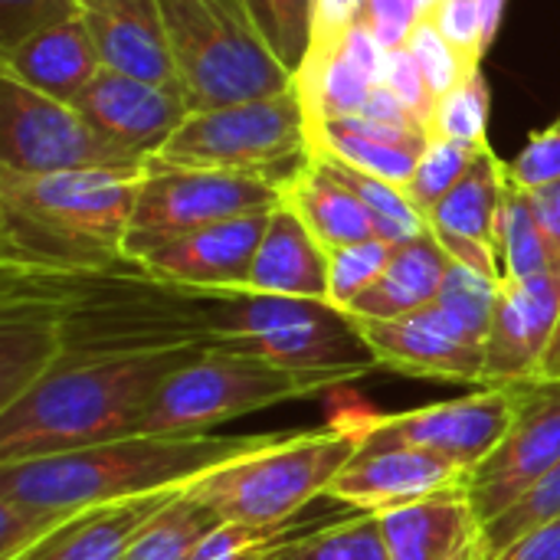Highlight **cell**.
Returning <instances> with one entry per match:
<instances>
[{"label": "cell", "instance_id": "obj_15", "mask_svg": "<svg viewBox=\"0 0 560 560\" xmlns=\"http://www.w3.org/2000/svg\"><path fill=\"white\" fill-rule=\"evenodd\" d=\"M560 325V272L502 279L486 338L482 387L535 384Z\"/></svg>", "mask_w": 560, "mask_h": 560}, {"label": "cell", "instance_id": "obj_39", "mask_svg": "<svg viewBox=\"0 0 560 560\" xmlns=\"http://www.w3.org/2000/svg\"><path fill=\"white\" fill-rule=\"evenodd\" d=\"M75 515L79 512L36 509V505L0 499V560H20L23 555H30Z\"/></svg>", "mask_w": 560, "mask_h": 560}, {"label": "cell", "instance_id": "obj_51", "mask_svg": "<svg viewBox=\"0 0 560 560\" xmlns=\"http://www.w3.org/2000/svg\"><path fill=\"white\" fill-rule=\"evenodd\" d=\"M505 3H509V0H479V10H482V43H486V52L492 49V43H495V36H499L502 16H505Z\"/></svg>", "mask_w": 560, "mask_h": 560}, {"label": "cell", "instance_id": "obj_50", "mask_svg": "<svg viewBox=\"0 0 560 560\" xmlns=\"http://www.w3.org/2000/svg\"><path fill=\"white\" fill-rule=\"evenodd\" d=\"M495 560H560V518L535 528Z\"/></svg>", "mask_w": 560, "mask_h": 560}, {"label": "cell", "instance_id": "obj_4", "mask_svg": "<svg viewBox=\"0 0 560 560\" xmlns=\"http://www.w3.org/2000/svg\"><path fill=\"white\" fill-rule=\"evenodd\" d=\"M200 351L62 364L0 410V463L89 450L135 433L161 384Z\"/></svg>", "mask_w": 560, "mask_h": 560}, {"label": "cell", "instance_id": "obj_32", "mask_svg": "<svg viewBox=\"0 0 560 560\" xmlns=\"http://www.w3.org/2000/svg\"><path fill=\"white\" fill-rule=\"evenodd\" d=\"M308 144L312 151L318 154H331L371 177H381L394 187H407L410 177L417 174V164L423 154L410 151V148H400V144H387V141H371V138H358V135H348V131H338V128H318L308 135Z\"/></svg>", "mask_w": 560, "mask_h": 560}, {"label": "cell", "instance_id": "obj_46", "mask_svg": "<svg viewBox=\"0 0 560 560\" xmlns=\"http://www.w3.org/2000/svg\"><path fill=\"white\" fill-rule=\"evenodd\" d=\"M420 16V0H368V26L384 43V49L407 46Z\"/></svg>", "mask_w": 560, "mask_h": 560}, {"label": "cell", "instance_id": "obj_43", "mask_svg": "<svg viewBox=\"0 0 560 560\" xmlns=\"http://www.w3.org/2000/svg\"><path fill=\"white\" fill-rule=\"evenodd\" d=\"M509 180L518 190H541L560 180V125L551 121L548 128L535 131L525 148L509 161Z\"/></svg>", "mask_w": 560, "mask_h": 560}, {"label": "cell", "instance_id": "obj_26", "mask_svg": "<svg viewBox=\"0 0 560 560\" xmlns=\"http://www.w3.org/2000/svg\"><path fill=\"white\" fill-rule=\"evenodd\" d=\"M282 203L305 223V230L328 253L377 236V226L364 210V203L345 184H338L325 167H318L312 154L282 184Z\"/></svg>", "mask_w": 560, "mask_h": 560}, {"label": "cell", "instance_id": "obj_6", "mask_svg": "<svg viewBox=\"0 0 560 560\" xmlns=\"http://www.w3.org/2000/svg\"><path fill=\"white\" fill-rule=\"evenodd\" d=\"M190 112L259 102L295 89L256 30L246 0H158Z\"/></svg>", "mask_w": 560, "mask_h": 560}, {"label": "cell", "instance_id": "obj_14", "mask_svg": "<svg viewBox=\"0 0 560 560\" xmlns=\"http://www.w3.org/2000/svg\"><path fill=\"white\" fill-rule=\"evenodd\" d=\"M560 463V384H525L518 413L502 443L469 476V492L486 522L509 512Z\"/></svg>", "mask_w": 560, "mask_h": 560}, {"label": "cell", "instance_id": "obj_28", "mask_svg": "<svg viewBox=\"0 0 560 560\" xmlns=\"http://www.w3.org/2000/svg\"><path fill=\"white\" fill-rule=\"evenodd\" d=\"M269 560H390L381 518L374 512H354L331 525H305L282 538Z\"/></svg>", "mask_w": 560, "mask_h": 560}, {"label": "cell", "instance_id": "obj_1", "mask_svg": "<svg viewBox=\"0 0 560 560\" xmlns=\"http://www.w3.org/2000/svg\"><path fill=\"white\" fill-rule=\"evenodd\" d=\"M220 299L223 292L161 282L138 262L72 272L0 266V305L46 315L56 325L62 364L213 351Z\"/></svg>", "mask_w": 560, "mask_h": 560}, {"label": "cell", "instance_id": "obj_34", "mask_svg": "<svg viewBox=\"0 0 560 560\" xmlns=\"http://www.w3.org/2000/svg\"><path fill=\"white\" fill-rule=\"evenodd\" d=\"M492 148V144H486ZM486 148H476V144H463V141H446V138H433L427 154L420 158L417 164V174L410 177V184L404 187L407 200L423 213L430 217L440 200L469 174V167L479 161V154Z\"/></svg>", "mask_w": 560, "mask_h": 560}, {"label": "cell", "instance_id": "obj_27", "mask_svg": "<svg viewBox=\"0 0 560 560\" xmlns=\"http://www.w3.org/2000/svg\"><path fill=\"white\" fill-rule=\"evenodd\" d=\"M59 364L56 325L26 305H0V410L13 407Z\"/></svg>", "mask_w": 560, "mask_h": 560}, {"label": "cell", "instance_id": "obj_8", "mask_svg": "<svg viewBox=\"0 0 560 560\" xmlns=\"http://www.w3.org/2000/svg\"><path fill=\"white\" fill-rule=\"evenodd\" d=\"M213 351H236L285 371L338 374L348 381H361L377 368L341 308L256 292H223Z\"/></svg>", "mask_w": 560, "mask_h": 560}, {"label": "cell", "instance_id": "obj_18", "mask_svg": "<svg viewBox=\"0 0 560 560\" xmlns=\"http://www.w3.org/2000/svg\"><path fill=\"white\" fill-rule=\"evenodd\" d=\"M469 482V472L456 463L413 446H364L328 486L325 499L354 512H390L427 499L440 489Z\"/></svg>", "mask_w": 560, "mask_h": 560}, {"label": "cell", "instance_id": "obj_52", "mask_svg": "<svg viewBox=\"0 0 560 560\" xmlns=\"http://www.w3.org/2000/svg\"><path fill=\"white\" fill-rule=\"evenodd\" d=\"M538 381L541 384H560V325L558 331H555V341H551L548 354H545V361H541Z\"/></svg>", "mask_w": 560, "mask_h": 560}, {"label": "cell", "instance_id": "obj_31", "mask_svg": "<svg viewBox=\"0 0 560 560\" xmlns=\"http://www.w3.org/2000/svg\"><path fill=\"white\" fill-rule=\"evenodd\" d=\"M499 262H502V279H532L551 269L532 197L518 190L512 180L499 217Z\"/></svg>", "mask_w": 560, "mask_h": 560}, {"label": "cell", "instance_id": "obj_30", "mask_svg": "<svg viewBox=\"0 0 560 560\" xmlns=\"http://www.w3.org/2000/svg\"><path fill=\"white\" fill-rule=\"evenodd\" d=\"M312 161L318 167H325L338 184H345L364 203V210L371 213L381 240L400 246L407 240H417V236L430 233L427 217L407 200V194L400 187H394V184H387L381 177H371V174H364V171H358V167H351V164H345V161H338L331 154L312 151Z\"/></svg>", "mask_w": 560, "mask_h": 560}, {"label": "cell", "instance_id": "obj_13", "mask_svg": "<svg viewBox=\"0 0 560 560\" xmlns=\"http://www.w3.org/2000/svg\"><path fill=\"white\" fill-rule=\"evenodd\" d=\"M351 322L377 368L440 384L482 387L486 381V338L440 299L394 322Z\"/></svg>", "mask_w": 560, "mask_h": 560}, {"label": "cell", "instance_id": "obj_41", "mask_svg": "<svg viewBox=\"0 0 560 560\" xmlns=\"http://www.w3.org/2000/svg\"><path fill=\"white\" fill-rule=\"evenodd\" d=\"M79 10L82 0H0V52L49 26L75 20Z\"/></svg>", "mask_w": 560, "mask_h": 560}, {"label": "cell", "instance_id": "obj_7", "mask_svg": "<svg viewBox=\"0 0 560 560\" xmlns=\"http://www.w3.org/2000/svg\"><path fill=\"white\" fill-rule=\"evenodd\" d=\"M345 384L351 381L338 374H299L236 351H200L161 384L131 436H200L226 420Z\"/></svg>", "mask_w": 560, "mask_h": 560}, {"label": "cell", "instance_id": "obj_53", "mask_svg": "<svg viewBox=\"0 0 560 560\" xmlns=\"http://www.w3.org/2000/svg\"><path fill=\"white\" fill-rule=\"evenodd\" d=\"M436 3H440V0H420V10H423V13H430V10H433Z\"/></svg>", "mask_w": 560, "mask_h": 560}, {"label": "cell", "instance_id": "obj_29", "mask_svg": "<svg viewBox=\"0 0 560 560\" xmlns=\"http://www.w3.org/2000/svg\"><path fill=\"white\" fill-rule=\"evenodd\" d=\"M220 525V515L184 489L144 525L125 560H190Z\"/></svg>", "mask_w": 560, "mask_h": 560}, {"label": "cell", "instance_id": "obj_40", "mask_svg": "<svg viewBox=\"0 0 560 560\" xmlns=\"http://www.w3.org/2000/svg\"><path fill=\"white\" fill-rule=\"evenodd\" d=\"M368 20V0H315V16H312V46L302 62V69H322L328 66L345 36Z\"/></svg>", "mask_w": 560, "mask_h": 560}, {"label": "cell", "instance_id": "obj_9", "mask_svg": "<svg viewBox=\"0 0 560 560\" xmlns=\"http://www.w3.org/2000/svg\"><path fill=\"white\" fill-rule=\"evenodd\" d=\"M312 154L299 89L272 98L190 112L171 141L151 158L161 167L246 171L285 184Z\"/></svg>", "mask_w": 560, "mask_h": 560}, {"label": "cell", "instance_id": "obj_25", "mask_svg": "<svg viewBox=\"0 0 560 560\" xmlns=\"http://www.w3.org/2000/svg\"><path fill=\"white\" fill-rule=\"evenodd\" d=\"M450 269L453 259L433 233L407 240L394 249L381 279L361 299H354L345 315L358 322H394L413 315L440 299Z\"/></svg>", "mask_w": 560, "mask_h": 560}, {"label": "cell", "instance_id": "obj_17", "mask_svg": "<svg viewBox=\"0 0 560 560\" xmlns=\"http://www.w3.org/2000/svg\"><path fill=\"white\" fill-rule=\"evenodd\" d=\"M509 190V164L492 148L479 154L469 174L427 217L430 233L453 262L502 282L499 262V217Z\"/></svg>", "mask_w": 560, "mask_h": 560}, {"label": "cell", "instance_id": "obj_10", "mask_svg": "<svg viewBox=\"0 0 560 560\" xmlns=\"http://www.w3.org/2000/svg\"><path fill=\"white\" fill-rule=\"evenodd\" d=\"M282 203V184L246 171H187L148 161L135 213L125 236V259L138 262L151 249L246 213H269Z\"/></svg>", "mask_w": 560, "mask_h": 560}, {"label": "cell", "instance_id": "obj_16", "mask_svg": "<svg viewBox=\"0 0 560 560\" xmlns=\"http://www.w3.org/2000/svg\"><path fill=\"white\" fill-rule=\"evenodd\" d=\"M272 213V210H269ZM269 213H246L184 233L138 259L161 282L197 292H246Z\"/></svg>", "mask_w": 560, "mask_h": 560}, {"label": "cell", "instance_id": "obj_35", "mask_svg": "<svg viewBox=\"0 0 560 560\" xmlns=\"http://www.w3.org/2000/svg\"><path fill=\"white\" fill-rule=\"evenodd\" d=\"M489 108H492V95H489V82L479 69L476 75H469L463 85H456L450 95H443L436 102L430 141L446 138V141L486 148L489 144Z\"/></svg>", "mask_w": 560, "mask_h": 560}, {"label": "cell", "instance_id": "obj_38", "mask_svg": "<svg viewBox=\"0 0 560 560\" xmlns=\"http://www.w3.org/2000/svg\"><path fill=\"white\" fill-rule=\"evenodd\" d=\"M407 46H410V52L417 56V62H420V69H423V75H427V82H430V89H433L436 98L450 95L456 85H463L469 75L479 72V69H469V66L463 62V56L450 46V39L440 33L433 13H423V16L417 20V26H413L410 39H407Z\"/></svg>", "mask_w": 560, "mask_h": 560}, {"label": "cell", "instance_id": "obj_24", "mask_svg": "<svg viewBox=\"0 0 560 560\" xmlns=\"http://www.w3.org/2000/svg\"><path fill=\"white\" fill-rule=\"evenodd\" d=\"M180 492L184 489H171V492L85 509L20 560H125L135 538L144 532V525L161 509H167L171 499Z\"/></svg>", "mask_w": 560, "mask_h": 560}, {"label": "cell", "instance_id": "obj_36", "mask_svg": "<svg viewBox=\"0 0 560 560\" xmlns=\"http://www.w3.org/2000/svg\"><path fill=\"white\" fill-rule=\"evenodd\" d=\"M394 249L397 246L381 236L331 249L328 253V305L348 312L351 302L361 299L381 279Z\"/></svg>", "mask_w": 560, "mask_h": 560}, {"label": "cell", "instance_id": "obj_49", "mask_svg": "<svg viewBox=\"0 0 560 560\" xmlns=\"http://www.w3.org/2000/svg\"><path fill=\"white\" fill-rule=\"evenodd\" d=\"M528 197H532V207H535V217H538V226H541V236L548 246L551 269L560 272V180L551 187L532 190Z\"/></svg>", "mask_w": 560, "mask_h": 560}, {"label": "cell", "instance_id": "obj_3", "mask_svg": "<svg viewBox=\"0 0 560 560\" xmlns=\"http://www.w3.org/2000/svg\"><path fill=\"white\" fill-rule=\"evenodd\" d=\"M282 433L253 436H121L89 450L0 463V499L85 512L125 499L190 489L197 479L276 443Z\"/></svg>", "mask_w": 560, "mask_h": 560}, {"label": "cell", "instance_id": "obj_37", "mask_svg": "<svg viewBox=\"0 0 560 560\" xmlns=\"http://www.w3.org/2000/svg\"><path fill=\"white\" fill-rule=\"evenodd\" d=\"M560 518V463L538 482L532 486L509 512L486 522V545L489 560H495L502 551H509L515 541L532 535L535 528Z\"/></svg>", "mask_w": 560, "mask_h": 560}, {"label": "cell", "instance_id": "obj_21", "mask_svg": "<svg viewBox=\"0 0 560 560\" xmlns=\"http://www.w3.org/2000/svg\"><path fill=\"white\" fill-rule=\"evenodd\" d=\"M79 16L105 69L180 92L158 0H82Z\"/></svg>", "mask_w": 560, "mask_h": 560}, {"label": "cell", "instance_id": "obj_48", "mask_svg": "<svg viewBox=\"0 0 560 560\" xmlns=\"http://www.w3.org/2000/svg\"><path fill=\"white\" fill-rule=\"evenodd\" d=\"M358 115H364V118H371V121H381V125L407 128V131H417V135H427V138H430V131L410 115V108H407L384 82H381V85H371V92H368V98H364V105H361Z\"/></svg>", "mask_w": 560, "mask_h": 560}, {"label": "cell", "instance_id": "obj_19", "mask_svg": "<svg viewBox=\"0 0 560 560\" xmlns=\"http://www.w3.org/2000/svg\"><path fill=\"white\" fill-rule=\"evenodd\" d=\"M377 518L390 560H489L486 518L472 502L469 482L381 512Z\"/></svg>", "mask_w": 560, "mask_h": 560}, {"label": "cell", "instance_id": "obj_44", "mask_svg": "<svg viewBox=\"0 0 560 560\" xmlns=\"http://www.w3.org/2000/svg\"><path fill=\"white\" fill-rule=\"evenodd\" d=\"M295 528L302 525H289V528H243V525H220L190 560H269V551L289 538Z\"/></svg>", "mask_w": 560, "mask_h": 560}, {"label": "cell", "instance_id": "obj_2", "mask_svg": "<svg viewBox=\"0 0 560 560\" xmlns=\"http://www.w3.org/2000/svg\"><path fill=\"white\" fill-rule=\"evenodd\" d=\"M148 167L16 174L0 167V266L108 269L125 259V236Z\"/></svg>", "mask_w": 560, "mask_h": 560}, {"label": "cell", "instance_id": "obj_23", "mask_svg": "<svg viewBox=\"0 0 560 560\" xmlns=\"http://www.w3.org/2000/svg\"><path fill=\"white\" fill-rule=\"evenodd\" d=\"M246 292L328 302V249L285 203L269 213Z\"/></svg>", "mask_w": 560, "mask_h": 560}, {"label": "cell", "instance_id": "obj_45", "mask_svg": "<svg viewBox=\"0 0 560 560\" xmlns=\"http://www.w3.org/2000/svg\"><path fill=\"white\" fill-rule=\"evenodd\" d=\"M430 13H433L440 33L450 39V46L463 56V62L469 69H479V62L486 56L479 0H440Z\"/></svg>", "mask_w": 560, "mask_h": 560}, {"label": "cell", "instance_id": "obj_54", "mask_svg": "<svg viewBox=\"0 0 560 560\" xmlns=\"http://www.w3.org/2000/svg\"><path fill=\"white\" fill-rule=\"evenodd\" d=\"M558 125H560V115H558Z\"/></svg>", "mask_w": 560, "mask_h": 560}, {"label": "cell", "instance_id": "obj_47", "mask_svg": "<svg viewBox=\"0 0 560 560\" xmlns=\"http://www.w3.org/2000/svg\"><path fill=\"white\" fill-rule=\"evenodd\" d=\"M338 56H341L368 85H381V82H384V59H387V49H384V43L374 36V30L368 26V20L358 23V26L345 36Z\"/></svg>", "mask_w": 560, "mask_h": 560}, {"label": "cell", "instance_id": "obj_20", "mask_svg": "<svg viewBox=\"0 0 560 560\" xmlns=\"http://www.w3.org/2000/svg\"><path fill=\"white\" fill-rule=\"evenodd\" d=\"M72 105L105 138L148 161L171 141V135L190 115L184 92L151 85L112 69H102Z\"/></svg>", "mask_w": 560, "mask_h": 560}, {"label": "cell", "instance_id": "obj_22", "mask_svg": "<svg viewBox=\"0 0 560 560\" xmlns=\"http://www.w3.org/2000/svg\"><path fill=\"white\" fill-rule=\"evenodd\" d=\"M105 66L95 52V43L82 16L49 26L0 52V75L16 79L20 85L69 105L89 89V82Z\"/></svg>", "mask_w": 560, "mask_h": 560}, {"label": "cell", "instance_id": "obj_33", "mask_svg": "<svg viewBox=\"0 0 560 560\" xmlns=\"http://www.w3.org/2000/svg\"><path fill=\"white\" fill-rule=\"evenodd\" d=\"M246 7L276 59L295 75L312 46L315 0H246Z\"/></svg>", "mask_w": 560, "mask_h": 560}, {"label": "cell", "instance_id": "obj_11", "mask_svg": "<svg viewBox=\"0 0 560 560\" xmlns=\"http://www.w3.org/2000/svg\"><path fill=\"white\" fill-rule=\"evenodd\" d=\"M0 167L16 174L135 171L148 158L105 138L75 105L0 75Z\"/></svg>", "mask_w": 560, "mask_h": 560}, {"label": "cell", "instance_id": "obj_5", "mask_svg": "<svg viewBox=\"0 0 560 560\" xmlns=\"http://www.w3.org/2000/svg\"><path fill=\"white\" fill-rule=\"evenodd\" d=\"M361 450V427L338 407L322 430L282 433L276 443L197 479L190 492L210 505L220 522L243 528H289L295 515L328 486Z\"/></svg>", "mask_w": 560, "mask_h": 560}, {"label": "cell", "instance_id": "obj_42", "mask_svg": "<svg viewBox=\"0 0 560 560\" xmlns=\"http://www.w3.org/2000/svg\"><path fill=\"white\" fill-rule=\"evenodd\" d=\"M384 85L410 108V115L430 131L433 128V115H436V95L417 62V56L410 52V46L400 49H387L384 59Z\"/></svg>", "mask_w": 560, "mask_h": 560}, {"label": "cell", "instance_id": "obj_12", "mask_svg": "<svg viewBox=\"0 0 560 560\" xmlns=\"http://www.w3.org/2000/svg\"><path fill=\"white\" fill-rule=\"evenodd\" d=\"M522 387H476L459 400L430 404L407 413H374L364 404H345V410L361 427L364 446L427 450L472 476V469L486 463L509 433L522 404Z\"/></svg>", "mask_w": 560, "mask_h": 560}]
</instances>
